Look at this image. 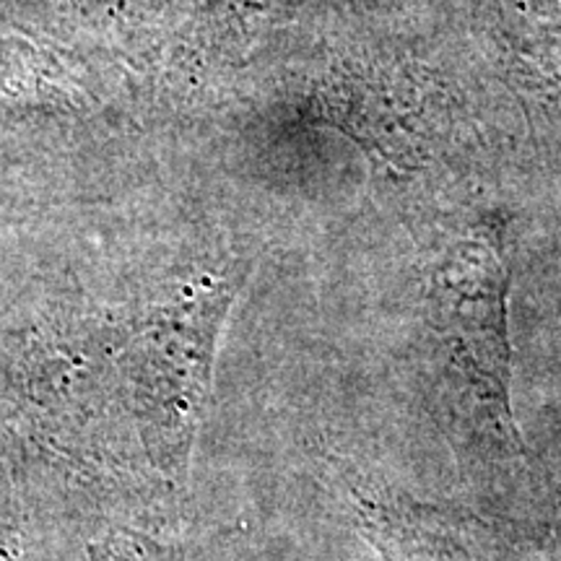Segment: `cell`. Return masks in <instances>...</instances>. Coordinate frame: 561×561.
Returning <instances> with one entry per match:
<instances>
[{"instance_id": "6da1fadb", "label": "cell", "mask_w": 561, "mask_h": 561, "mask_svg": "<svg viewBox=\"0 0 561 561\" xmlns=\"http://www.w3.org/2000/svg\"><path fill=\"white\" fill-rule=\"evenodd\" d=\"M432 320L462 380L510 442V268L500 234L476 229L447 248L432 276Z\"/></svg>"}]
</instances>
